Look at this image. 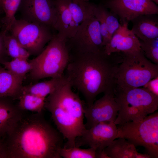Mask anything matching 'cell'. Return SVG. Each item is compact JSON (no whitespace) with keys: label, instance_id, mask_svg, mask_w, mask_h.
I'll return each instance as SVG.
<instances>
[{"label":"cell","instance_id":"cell-1","mask_svg":"<svg viewBox=\"0 0 158 158\" xmlns=\"http://www.w3.org/2000/svg\"><path fill=\"white\" fill-rule=\"evenodd\" d=\"M63 139L42 112L24 115L5 140L9 158H61Z\"/></svg>","mask_w":158,"mask_h":158},{"label":"cell","instance_id":"cell-35","mask_svg":"<svg viewBox=\"0 0 158 158\" xmlns=\"http://www.w3.org/2000/svg\"><path fill=\"white\" fill-rule=\"evenodd\" d=\"M0 21H1V20H0Z\"/></svg>","mask_w":158,"mask_h":158},{"label":"cell","instance_id":"cell-32","mask_svg":"<svg viewBox=\"0 0 158 158\" xmlns=\"http://www.w3.org/2000/svg\"><path fill=\"white\" fill-rule=\"evenodd\" d=\"M0 158H9L8 152L4 138L0 139Z\"/></svg>","mask_w":158,"mask_h":158},{"label":"cell","instance_id":"cell-25","mask_svg":"<svg viewBox=\"0 0 158 158\" xmlns=\"http://www.w3.org/2000/svg\"><path fill=\"white\" fill-rule=\"evenodd\" d=\"M1 64L13 74L23 80L26 75L32 69L31 63L28 59H13L11 61H5Z\"/></svg>","mask_w":158,"mask_h":158},{"label":"cell","instance_id":"cell-2","mask_svg":"<svg viewBox=\"0 0 158 158\" xmlns=\"http://www.w3.org/2000/svg\"><path fill=\"white\" fill-rule=\"evenodd\" d=\"M121 56L118 53L107 55L103 51L70 54L64 75L72 87L82 95L86 106H90L98 95L114 89Z\"/></svg>","mask_w":158,"mask_h":158},{"label":"cell","instance_id":"cell-15","mask_svg":"<svg viewBox=\"0 0 158 158\" xmlns=\"http://www.w3.org/2000/svg\"><path fill=\"white\" fill-rule=\"evenodd\" d=\"M13 99L0 97V139L5 138L24 115Z\"/></svg>","mask_w":158,"mask_h":158},{"label":"cell","instance_id":"cell-6","mask_svg":"<svg viewBox=\"0 0 158 158\" xmlns=\"http://www.w3.org/2000/svg\"><path fill=\"white\" fill-rule=\"evenodd\" d=\"M115 76L114 87L132 88L143 86L158 76V65L147 59L141 52L122 53Z\"/></svg>","mask_w":158,"mask_h":158},{"label":"cell","instance_id":"cell-26","mask_svg":"<svg viewBox=\"0 0 158 158\" xmlns=\"http://www.w3.org/2000/svg\"><path fill=\"white\" fill-rule=\"evenodd\" d=\"M60 154L61 158H98V151L90 147L82 149L76 147H63L61 150Z\"/></svg>","mask_w":158,"mask_h":158},{"label":"cell","instance_id":"cell-23","mask_svg":"<svg viewBox=\"0 0 158 158\" xmlns=\"http://www.w3.org/2000/svg\"><path fill=\"white\" fill-rule=\"evenodd\" d=\"M3 31L5 46L8 56L13 59L21 58L28 60L30 55L27 51L12 34H8V32Z\"/></svg>","mask_w":158,"mask_h":158},{"label":"cell","instance_id":"cell-11","mask_svg":"<svg viewBox=\"0 0 158 158\" xmlns=\"http://www.w3.org/2000/svg\"><path fill=\"white\" fill-rule=\"evenodd\" d=\"M114 90L104 92L103 96L95 101L90 106H85L86 129L90 128L101 122H114L115 121L119 107L115 98Z\"/></svg>","mask_w":158,"mask_h":158},{"label":"cell","instance_id":"cell-34","mask_svg":"<svg viewBox=\"0 0 158 158\" xmlns=\"http://www.w3.org/2000/svg\"><path fill=\"white\" fill-rule=\"evenodd\" d=\"M152 1L154 2L157 4H158V0H151Z\"/></svg>","mask_w":158,"mask_h":158},{"label":"cell","instance_id":"cell-20","mask_svg":"<svg viewBox=\"0 0 158 158\" xmlns=\"http://www.w3.org/2000/svg\"><path fill=\"white\" fill-rule=\"evenodd\" d=\"M104 150L109 158H136V147L123 138L114 140Z\"/></svg>","mask_w":158,"mask_h":158},{"label":"cell","instance_id":"cell-29","mask_svg":"<svg viewBox=\"0 0 158 158\" xmlns=\"http://www.w3.org/2000/svg\"><path fill=\"white\" fill-rule=\"evenodd\" d=\"M94 14L99 23L100 31L102 39V44L104 47L109 42L110 39L107 26L102 11L101 4H96Z\"/></svg>","mask_w":158,"mask_h":158},{"label":"cell","instance_id":"cell-17","mask_svg":"<svg viewBox=\"0 0 158 158\" xmlns=\"http://www.w3.org/2000/svg\"><path fill=\"white\" fill-rule=\"evenodd\" d=\"M69 0H56L57 19L54 30L67 40L72 37L76 30L68 7Z\"/></svg>","mask_w":158,"mask_h":158},{"label":"cell","instance_id":"cell-10","mask_svg":"<svg viewBox=\"0 0 158 158\" xmlns=\"http://www.w3.org/2000/svg\"><path fill=\"white\" fill-rule=\"evenodd\" d=\"M18 10L21 19L54 29L57 19L56 0H22Z\"/></svg>","mask_w":158,"mask_h":158},{"label":"cell","instance_id":"cell-33","mask_svg":"<svg viewBox=\"0 0 158 158\" xmlns=\"http://www.w3.org/2000/svg\"><path fill=\"white\" fill-rule=\"evenodd\" d=\"M3 1V0H0V13L3 12L2 7Z\"/></svg>","mask_w":158,"mask_h":158},{"label":"cell","instance_id":"cell-24","mask_svg":"<svg viewBox=\"0 0 158 158\" xmlns=\"http://www.w3.org/2000/svg\"><path fill=\"white\" fill-rule=\"evenodd\" d=\"M22 0H3L2 9L5 15L1 22L4 32H8L15 20V15L18 10Z\"/></svg>","mask_w":158,"mask_h":158},{"label":"cell","instance_id":"cell-36","mask_svg":"<svg viewBox=\"0 0 158 158\" xmlns=\"http://www.w3.org/2000/svg\"></svg>","mask_w":158,"mask_h":158},{"label":"cell","instance_id":"cell-28","mask_svg":"<svg viewBox=\"0 0 158 158\" xmlns=\"http://www.w3.org/2000/svg\"><path fill=\"white\" fill-rule=\"evenodd\" d=\"M101 4L102 11L110 40L114 33L119 28L121 24L117 16L110 11H109L102 4Z\"/></svg>","mask_w":158,"mask_h":158},{"label":"cell","instance_id":"cell-31","mask_svg":"<svg viewBox=\"0 0 158 158\" xmlns=\"http://www.w3.org/2000/svg\"><path fill=\"white\" fill-rule=\"evenodd\" d=\"M143 87L158 95V76L150 80Z\"/></svg>","mask_w":158,"mask_h":158},{"label":"cell","instance_id":"cell-13","mask_svg":"<svg viewBox=\"0 0 158 158\" xmlns=\"http://www.w3.org/2000/svg\"><path fill=\"white\" fill-rule=\"evenodd\" d=\"M118 129L114 122L99 123L86 129L75 140V147H89L97 151H102L116 139Z\"/></svg>","mask_w":158,"mask_h":158},{"label":"cell","instance_id":"cell-3","mask_svg":"<svg viewBox=\"0 0 158 158\" xmlns=\"http://www.w3.org/2000/svg\"><path fill=\"white\" fill-rule=\"evenodd\" d=\"M72 88L65 77L45 100V108L50 113L57 129L67 140L63 146L66 148L75 147L76 139L86 129L84 123L85 106Z\"/></svg>","mask_w":158,"mask_h":158},{"label":"cell","instance_id":"cell-21","mask_svg":"<svg viewBox=\"0 0 158 158\" xmlns=\"http://www.w3.org/2000/svg\"><path fill=\"white\" fill-rule=\"evenodd\" d=\"M65 78L64 75L61 77L51 78L49 80L35 84L23 86L22 93H29L46 98L56 89Z\"/></svg>","mask_w":158,"mask_h":158},{"label":"cell","instance_id":"cell-8","mask_svg":"<svg viewBox=\"0 0 158 158\" xmlns=\"http://www.w3.org/2000/svg\"><path fill=\"white\" fill-rule=\"evenodd\" d=\"M52 29L44 25L21 19H16L9 32L28 52L30 56H37L53 38Z\"/></svg>","mask_w":158,"mask_h":158},{"label":"cell","instance_id":"cell-5","mask_svg":"<svg viewBox=\"0 0 158 158\" xmlns=\"http://www.w3.org/2000/svg\"><path fill=\"white\" fill-rule=\"evenodd\" d=\"M67 39L57 33L36 57L29 62L32 66L29 77L37 80L63 76L70 59Z\"/></svg>","mask_w":158,"mask_h":158},{"label":"cell","instance_id":"cell-4","mask_svg":"<svg viewBox=\"0 0 158 158\" xmlns=\"http://www.w3.org/2000/svg\"><path fill=\"white\" fill-rule=\"evenodd\" d=\"M114 91L119 107L116 125L140 121L158 109V95L146 88L114 87Z\"/></svg>","mask_w":158,"mask_h":158},{"label":"cell","instance_id":"cell-30","mask_svg":"<svg viewBox=\"0 0 158 158\" xmlns=\"http://www.w3.org/2000/svg\"><path fill=\"white\" fill-rule=\"evenodd\" d=\"M9 56L6 49L3 31L0 32V65L4 62L8 61L7 58Z\"/></svg>","mask_w":158,"mask_h":158},{"label":"cell","instance_id":"cell-19","mask_svg":"<svg viewBox=\"0 0 158 158\" xmlns=\"http://www.w3.org/2000/svg\"><path fill=\"white\" fill-rule=\"evenodd\" d=\"M95 5L89 0H69L68 7L76 32L81 23L94 14Z\"/></svg>","mask_w":158,"mask_h":158},{"label":"cell","instance_id":"cell-22","mask_svg":"<svg viewBox=\"0 0 158 158\" xmlns=\"http://www.w3.org/2000/svg\"><path fill=\"white\" fill-rule=\"evenodd\" d=\"M45 98L27 93H22L18 99V107L23 111L42 112L45 108Z\"/></svg>","mask_w":158,"mask_h":158},{"label":"cell","instance_id":"cell-7","mask_svg":"<svg viewBox=\"0 0 158 158\" xmlns=\"http://www.w3.org/2000/svg\"><path fill=\"white\" fill-rule=\"evenodd\" d=\"M116 138H123L135 147H143L151 158H158V112L139 121L117 125Z\"/></svg>","mask_w":158,"mask_h":158},{"label":"cell","instance_id":"cell-9","mask_svg":"<svg viewBox=\"0 0 158 158\" xmlns=\"http://www.w3.org/2000/svg\"><path fill=\"white\" fill-rule=\"evenodd\" d=\"M70 53L86 54L103 51L99 21L94 14L81 23L74 35L67 40Z\"/></svg>","mask_w":158,"mask_h":158},{"label":"cell","instance_id":"cell-27","mask_svg":"<svg viewBox=\"0 0 158 158\" xmlns=\"http://www.w3.org/2000/svg\"><path fill=\"white\" fill-rule=\"evenodd\" d=\"M158 38L145 41L140 40L141 50L144 56L158 65Z\"/></svg>","mask_w":158,"mask_h":158},{"label":"cell","instance_id":"cell-18","mask_svg":"<svg viewBox=\"0 0 158 158\" xmlns=\"http://www.w3.org/2000/svg\"><path fill=\"white\" fill-rule=\"evenodd\" d=\"M23 80L0 65V97L18 99L22 94Z\"/></svg>","mask_w":158,"mask_h":158},{"label":"cell","instance_id":"cell-16","mask_svg":"<svg viewBox=\"0 0 158 158\" xmlns=\"http://www.w3.org/2000/svg\"><path fill=\"white\" fill-rule=\"evenodd\" d=\"M133 33L140 40L158 38V16L155 14L139 16L131 21Z\"/></svg>","mask_w":158,"mask_h":158},{"label":"cell","instance_id":"cell-14","mask_svg":"<svg viewBox=\"0 0 158 158\" xmlns=\"http://www.w3.org/2000/svg\"><path fill=\"white\" fill-rule=\"evenodd\" d=\"M120 23L119 28L103 47V52L109 55L115 53L131 54L140 52V40L128 29V23Z\"/></svg>","mask_w":158,"mask_h":158},{"label":"cell","instance_id":"cell-12","mask_svg":"<svg viewBox=\"0 0 158 158\" xmlns=\"http://www.w3.org/2000/svg\"><path fill=\"white\" fill-rule=\"evenodd\" d=\"M103 5L119 18L120 23L141 15L158 14V6L151 0H106Z\"/></svg>","mask_w":158,"mask_h":158}]
</instances>
